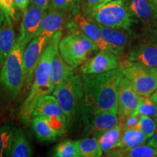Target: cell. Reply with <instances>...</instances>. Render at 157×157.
<instances>
[{
	"instance_id": "obj_25",
	"label": "cell",
	"mask_w": 157,
	"mask_h": 157,
	"mask_svg": "<svg viewBox=\"0 0 157 157\" xmlns=\"http://www.w3.org/2000/svg\"><path fill=\"white\" fill-rule=\"evenodd\" d=\"M105 156L117 157H156L157 148L148 145H140L132 148H117Z\"/></svg>"
},
{
	"instance_id": "obj_5",
	"label": "cell",
	"mask_w": 157,
	"mask_h": 157,
	"mask_svg": "<svg viewBox=\"0 0 157 157\" xmlns=\"http://www.w3.org/2000/svg\"><path fill=\"white\" fill-rule=\"evenodd\" d=\"M25 48L16 41L0 68V87L10 98H15L24 85L23 56Z\"/></svg>"
},
{
	"instance_id": "obj_21",
	"label": "cell",
	"mask_w": 157,
	"mask_h": 157,
	"mask_svg": "<svg viewBox=\"0 0 157 157\" xmlns=\"http://www.w3.org/2000/svg\"><path fill=\"white\" fill-rule=\"evenodd\" d=\"M123 126L124 124L121 122V120H119L117 124L105 131L97 137L103 154L106 155L109 152L117 148L121 132H122Z\"/></svg>"
},
{
	"instance_id": "obj_6",
	"label": "cell",
	"mask_w": 157,
	"mask_h": 157,
	"mask_svg": "<svg viewBox=\"0 0 157 157\" xmlns=\"http://www.w3.org/2000/svg\"><path fill=\"white\" fill-rule=\"evenodd\" d=\"M98 24L129 31L134 20L124 0H111L98 6L87 16Z\"/></svg>"
},
{
	"instance_id": "obj_38",
	"label": "cell",
	"mask_w": 157,
	"mask_h": 157,
	"mask_svg": "<svg viewBox=\"0 0 157 157\" xmlns=\"http://www.w3.org/2000/svg\"><path fill=\"white\" fill-rule=\"evenodd\" d=\"M5 20H6L5 15L4 14V13L2 12V10L0 9V27L2 26V25L4 23H5Z\"/></svg>"
},
{
	"instance_id": "obj_29",
	"label": "cell",
	"mask_w": 157,
	"mask_h": 157,
	"mask_svg": "<svg viewBox=\"0 0 157 157\" xmlns=\"http://www.w3.org/2000/svg\"><path fill=\"white\" fill-rule=\"evenodd\" d=\"M146 115L152 118L157 117V103L150 98L141 97L138 106L131 116Z\"/></svg>"
},
{
	"instance_id": "obj_12",
	"label": "cell",
	"mask_w": 157,
	"mask_h": 157,
	"mask_svg": "<svg viewBox=\"0 0 157 157\" xmlns=\"http://www.w3.org/2000/svg\"><path fill=\"white\" fill-rule=\"evenodd\" d=\"M119 56L111 51L100 50L80 66L81 74H95L114 70L120 66Z\"/></svg>"
},
{
	"instance_id": "obj_30",
	"label": "cell",
	"mask_w": 157,
	"mask_h": 157,
	"mask_svg": "<svg viewBox=\"0 0 157 157\" xmlns=\"http://www.w3.org/2000/svg\"><path fill=\"white\" fill-rule=\"evenodd\" d=\"M135 127L144 133L147 138L154 136L156 131V124L155 119L146 115H139Z\"/></svg>"
},
{
	"instance_id": "obj_36",
	"label": "cell",
	"mask_w": 157,
	"mask_h": 157,
	"mask_svg": "<svg viewBox=\"0 0 157 157\" xmlns=\"http://www.w3.org/2000/svg\"><path fill=\"white\" fill-rule=\"evenodd\" d=\"M14 3L16 8L24 11L30 5L31 0H14Z\"/></svg>"
},
{
	"instance_id": "obj_23",
	"label": "cell",
	"mask_w": 157,
	"mask_h": 157,
	"mask_svg": "<svg viewBox=\"0 0 157 157\" xmlns=\"http://www.w3.org/2000/svg\"><path fill=\"white\" fill-rule=\"evenodd\" d=\"M31 124L36 138L39 141L50 142V141L56 140L59 137L58 133L50 126L46 117L42 116L32 117Z\"/></svg>"
},
{
	"instance_id": "obj_27",
	"label": "cell",
	"mask_w": 157,
	"mask_h": 157,
	"mask_svg": "<svg viewBox=\"0 0 157 157\" xmlns=\"http://www.w3.org/2000/svg\"><path fill=\"white\" fill-rule=\"evenodd\" d=\"M56 157H81L78 147V140H67L59 143L54 150Z\"/></svg>"
},
{
	"instance_id": "obj_4",
	"label": "cell",
	"mask_w": 157,
	"mask_h": 157,
	"mask_svg": "<svg viewBox=\"0 0 157 157\" xmlns=\"http://www.w3.org/2000/svg\"><path fill=\"white\" fill-rule=\"evenodd\" d=\"M98 48L93 41L77 30H69L62 36L58 44V52L66 63L76 69L87 60Z\"/></svg>"
},
{
	"instance_id": "obj_34",
	"label": "cell",
	"mask_w": 157,
	"mask_h": 157,
	"mask_svg": "<svg viewBox=\"0 0 157 157\" xmlns=\"http://www.w3.org/2000/svg\"><path fill=\"white\" fill-rule=\"evenodd\" d=\"M147 27L148 29L144 42H148L157 47V20Z\"/></svg>"
},
{
	"instance_id": "obj_1",
	"label": "cell",
	"mask_w": 157,
	"mask_h": 157,
	"mask_svg": "<svg viewBox=\"0 0 157 157\" xmlns=\"http://www.w3.org/2000/svg\"><path fill=\"white\" fill-rule=\"evenodd\" d=\"M122 76L120 66L101 74H81L82 120L103 111H117L118 86Z\"/></svg>"
},
{
	"instance_id": "obj_40",
	"label": "cell",
	"mask_w": 157,
	"mask_h": 157,
	"mask_svg": "<svg viewBox=\"0 0 157 157\" xmlns=\"http://www.w3.org/2000/svg\"><path fill=\"white\" fill-rule=\"evenodd\" d=\"M152 1H153V3H154V5L155 9H156V11L157 13V0H152Z\"/></svg>"
},
{
	"instance_id": "obj_37",
	"label": "cell",
	"mask_w": 157,
	"mask_h": 157,
	"mask_svg": "<svg viewBox=\"0 0 157 157\" xmlns=\"http://www.w3.org/2000/svg\"><path fill=\"white\" fill-rule=\"evenodd\" d=\"M154 119H155V121H156V131H155L154 136H153L152 137H151V140L148 141V144L147 145L157 148V117L154 118Z\"/></svg>"
},
{
	"instance_id": "obj_35",
	"label": "cell",
	"mask_w": 157,
	"mask_h": 157,
	"mask_svg": "<svg viewBox=\"0 0 157 157\" xmlns=\"http://www.w3.org/2000/svg\"><path fill=\"white\" fill-rule=\"evenodd\" d=\"M31 3L37 6L43 10L48 11L50 6V0H31Z\"/></svg>"
},
{
	"instance_id": "obj_8",
	"label": "cell",
	"mask_w": 157,
	"mask_h": 157,
	"mask_svg": "<svg viewBox=\"0 0 157 157\" xmlns=\"http://www.w3.org/2000/svg\"><path fill=\"white\" fill-rule=\"evenodd\" d=\"M66 26L69 30H77L84 34L97 45L98 50L113 52L111 47L103 39L99 24L86 16L80 8L74 9L69 13Z\"/></svg>"
},
{
	"instance_id": "obj_18",
	"label": "cell",
	"mask_w": 157,
	"mask_h": 157,
	"mask_svg": "<svg viewBox=\"0 0 157 157\" xmlns=\"http://www.w3.org/2000/svg\"><path fill=\"white\" fill-rule=\"evenodd\" d=\"M36 116H42L47 118L57 117L67 121L63 111L60 107L57 98L53 95H45L37 102L33 111L32 117Z\"/></svg>"
},
{
	"instance_id": "obj_13",
	"label": "cell",
	"mask_w": 157,
	"mask_h": 157,
	"mask_svg": "<svg viewBox=\"0 0 157 157\" xmlns=\"http://www.w3.org/2000/svg\"><path fill=\"white\" fill-rule=\"evenodd\" d=\"M84 124L83 135L84 137H98L100 135L111 128L119 121L117 111H103L90 116L83 121Z\"/></svg>"
},
{
	"instance_id": "obj_2",
	"label": "cell",
	"mask_w": 157,
	"mask_h": 157,
	"mask_svg": "<svg viewBox=\"0 0 157 157\" xmlns=\"http://www.w3.org/2000/svg\"><path fill=\"white\" fill-rule=\"evenodd\" d=\"M62 36L63 31H59L49 39L35 68L30 92L23 102L19 111L20 118L26 124L31 122L37 102L53 92L50 78L51 62L54 55L58 51V44Z\"/></svg>"
},
{
	"instance_id": "obj_16",
	"label": "cell",
	"mask_w": 157,
	"mask_h": 157,
	"mask_svg": "<svg viewBox=\"0 0 157 157\" xmlns=\"http://www.w3.org/2000/svg\"><path fill=\"white\" fill-rule=\"evenodd\" d=\"M103 39L111 47L113 53L119 56L128 44L130 36L128 31L100 25Z\"/></svg>"
},
{
	"instance_id": "obj_32",
	"label": "cell",
	"mask_w": 157,
	"mask_h": 157,
	"mask_svg": "<svg viewBox=\"0 0 157 157\" xmlns=\"http://www.w3.org/2000/svg\"><path fill=\"white\" fill-rule=\"evenodd\" d=\"M14 0H0V9L5 15L6 18L14 21L16 19V11Z\"/></svg>"
},
{
	"instance_id": "obj_19",
	"label": "cell",
	"mask_w": 157,
	"mask_h": 157,
	"mask_svg": "<svg viewBox=\"0 0 157 157\" xmlns=\"http://www.w3.org/2000/svg\"><path fill=\"white\" fill-rule=\"evenodd\" d=\"M16 41L12 20L6 18L5 23L0 27V68L14 48Z\"/></svg>"
},
{
	"instance_id": "obj_3",
	"label": "cell",
	"mask_w": 157,
	"mask_h": 157,
	"mask_svg": "<svg viewBox=\"0 0 157 157\" xmlns=\"http://www.w3.org/2000/svg\"><path fill=\"white\" fill-rule=\"evenodd\" d=\"M67 119L68 127L71 126L81 112L83 86L81 76L71 74L58 84L52 92Z\"/></svg>"
},
{
	"instance_id": "obj_9",
	"label": "cell",
	"mask_w": 157,
	"mask_h": 157,
	"mask_svg": "<svg viewBox=\"0 0 157 157\" xmlns=\"http://www.w3.org/2000/svg\"><path fill=\"white\" fill-rule=\"evenodd\" d=\"M49 39L50 38L44 35L35 36L25 48L23 56V64L25 77L24 84L27 88L31 85L35 68Z\"/></svg>"
},
{
	"instance_id": "obj_17",
	"label": "cell",
	"mask_w": 157,
	"mask_h": 157,
	"mask_svg": "<svg viewBox=\"0 0 157 157\" xmlns=\"http://www.w3.org/2000/svg\"><path fill=\"white\" fill-rule=\"evenodd\" d=\"M127 6L132 15L146 26L157 20V13L152 0H129Z\"/></svg>"
},
{
	"instance_id": "obj_22",
	"label": "cell",
	"mask_w": 157,
	"mask_h": 157,
	"mask_svg": "<svg viewBox=\"0 0 157 157\" xmlns=\"http://www.w3.org/2000/svg\"><path fill=\"white\" fill-rule=\"evenodd\" d=\"M33 155L34 150L25 133L21 129H14L10 156L31 157Z\"/></svg>"
},
{
	"instance_id": "obj_11",
	"label": "cell",
	"mask_w": 157,
	"mask_h": 157,
	"mask_svg": "<svg viewBox=\"0 0 157 157\" xmlns=\"http://www.w3.org/2000/svg\"><path fill=\"white\" fill-rule=\"evenodd\" d=\"M46 12L31 3L23 11L20 34L17 39L23 48H26L29 43L34 39Z\"/></svg>"
},
{
	"instance_id": "obj_33",
	"label": "cell",
	"mask_w": 157,
	"mask_h": 157,
	"mask_svg": "<svg viewBox=\"0 0 157 157\" xmlns=\"http://www.w3.org/2000/svg\"><path fill=\"white\" fill-rule=\"evenodd\" d=\"M109 1L111 0H82L80 10L86 16H88L94 9Z\"/></svg>"
},
{
	"instance_id": "obj_15",
	"label": "cell",
	"mask_w": 157,
	"mask_h": 157,
	"mask_svg": "<svg viewBox=\"0 0 157 157\" xmlns=\"http://www.w3.org/2000/svg\"><path fill=\"white\" fill-rule=\"evenodd\" d=\"M127 58L129 61L157 68V47L146 42L139 43L131 49Z\"/></svg>"
},
{
	"instance_id": "obj_10",
	"label": "cell",
	"mask_w": 157,
	"mask_h": 157,
	"mask_svg": "<svg viewBox=\"0 0 157 157\" xmlns=\"http://www.w3.org/2000/svg\"><path fill=\"white\" fill-rule=\"evenodd\" d=\"M141 97L130 82L122 76L118 86L117 113L119 120L128 118L135 112Z\"/></svg>"
},
{
	"instance_id": "obj_14",
	"label": "cell",
	"mask_w": 157,
	"mask_h": 157,
	"mask_svg": "<svg viewBox=\"0 0 157 157\" xmlns=\"http://www.w3.org/2000/svg\"><path fill=\"white\" fill-rule=\"evenodd\" d=\"M66 23V14L50 7L43 16L35 36L44 35L50 39L58 31L63 30Z\"/></svg>"
},
{
	"instance_id": "obj_31",
	"label": "cell",
	"mask_w": 157,
	"mask_h": 157,
	"mask_svg": "<svg viewBox=\"0 0 157 157\" xmlns=\"http://www.w3.org/2000/svg\"><path fill=\"white\" fill-rule=\"evenodd\" d=\"M82 0H50V7L64 14H69L74 9L80 8Z\"/></svg>"
},
{
	"instance_id": "obj_20",
	"label": "cell",
	"mask_w": 157,
	"mask_h": 157,
	"mask_svg": "<svg viewBox=\"0 0 157 157\" xmlns=\"http://www.w3.org/2000/svg\"><path fill=\"white\" fill-rule=\"evenodd\" d=\"M74 68L64 61L58 51H57L51 62L50 78L53 90L55 87L63 81L65 78L74 74Z\"/></svg>"
},
{
	"instance_id": "obj_24",
	"label": "cell",
	"mask_w": 157,
	"mask_h": 157,
	"mask_svg": "<svg viewBox=\"0 0 157 157\" xmlns=\"http://www.w3.org/2000/svg\"><path fill=\"white\" fill-rule=\"evenodd\" d=\"M147 137L140 129L135 126L124 127L117 148H132L146 142Z\"/></svg>"
},
{
	"instance_id": "obj_28",
	"label": "cell",
	"mask_w": 157,
	"mask_h": 157,
	"mask_svg": "<svg viewBox=\"0 0 157 157\" xmlns=\"http://www.w3.org/2000/svg\"><path fill=\"white\" fill-rule=\"evenodd\" d=\"M14 129L7 124L0 127V157L10 156Z\"/></svg>"
},
{
	"instance_id": "obj_39",
	"label": "cell",
	"mask_w": 157,
	"mask_h": 157,
	"mask_svg": "<svg viewBox=\"0 0 157 157\" xmlns=\"http://www.w3.org/2000/svg\"><path fill=\"white\" fill-rule=\"evenodd\" d=\"M149 98H150L151 100H154V99H156V98H157V89L155 90V91L151 94V96Z\"/></svg>"
},
{
	"instance_id": "obj_7",
	"label": "cell",
	"mask_w": 157,
	"mask_h": 157,
	"mask_svg": "<svg viewBox=\"0 0 157 157\" xmlns=\"http://www.w3.org/2000/svg\"><path fill=\"white\" fill-rule=\"evenodd\" d=\"M121 74L142 97L149 98L157 89V68H151L127 60L120 64Z\"/></svg>"
},
{
	"instance_id": "obj_26",
	"label": "cell",
	"mask_w": 157,
	"mask_h": 157,
	"mask_svg": "<svg viewBox=\"0 0 157 157\" xmlns=\"http://www.w3.org/2000/svg\"><path fill=\"white\" fill-rule=\"evenodd\" d=\"M81 157H100L103 154L97 137H85L78 140Z\"/></svg>"
},
{
	"instance_id": "obj_41",
	"label": "cell",
	"mask_w": 157,
	"mask_h": 157,
	"mask_svg": "<svg viewBox=\"0 0 157 157\" xmlns=\"http://www.w3.org/2000/svg\"><path fill=\"white\" fill-rule=\"evenodd\" d=\"M152 101H154V102H156V103H157V98H156V99H154V100H152Z\"/></svg>"
}]
</instances>
